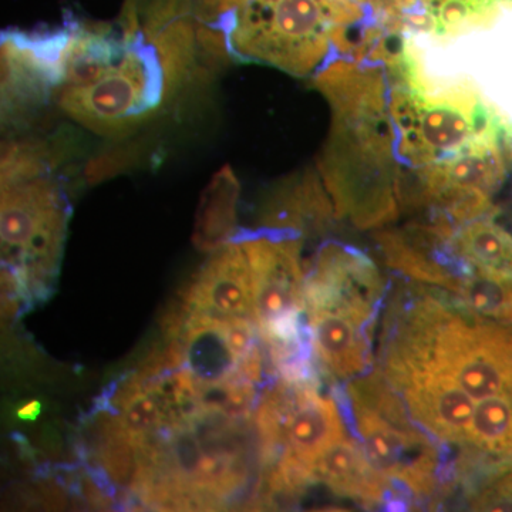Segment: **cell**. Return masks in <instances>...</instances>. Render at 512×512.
Returning <instances> with one entry per match:
<instances>
[{
	"label": "cell",
	"instance_id": "6da1fadb",
	"mask_svg": "<svg viewBox=\"0 0 512 512\" xmlns=\"http://www.w3.org/2000/svg\"><path fill=\"white\" fill-rule=\"evenodd\" d=\"M251 419L198 409L138 447L131 500L160 511H215L244 498L259 454Z\"/></svg>",
	"mask_w": 512,
	"mask_h": 512
},
{
	"label": "cell",
	"instance_id": "7a4b0ae2",
	"mask_svg": "<svg viewBox=\"0 0 512 512\" xmlns=\"http://www.w3.org/2000/svg\"><path fill=\"white\" fill-rule=\"evenodd\" d=\"M67 116L104 136H119L173 97L163 60L141 33L77 20L56 92Z\"/></svg>",
	"mask_w": 512,
	"mask_h": 512
},
{
	"label": "cell",
	"instance_id": "3957f363",
	"mask_svg": "<svg viewBox=\"0 0 512 512\" xmlns=\"http://www.w3.org/2000/svg\"><path fill=\"white\" fill-rule=\"evenodd\" d=\"M326 99L333 109V128L319 168L336 215L363 229L396 220L402 185L383 74L346 77Z\"/></svg>",
	"mask_w": 512,
	"mask_h": 512
},
{
	"label": "cell",
	"instance_id": "277c9868",
	"mask_svg": "<svg viewBox=\"0 0 512 512\" xmlns=\"http://www.w3.org/2000/svg\"><path fill=\"white\" fill-rule=\"evenodd\" d=\"M343 416H348L373 470L390 485L386 511L437 507L453 484L439 440L421 429L402 396L380 369L335 387Z\"/></svg>",
	"mask_w": 512,
	"mask_h": 512
},
{
	"label": "cell",
	"instance_id": "5b68a950",
	"mask_svg": "<svg viewBox=\"0 0 512 512\" xmlns=\"http://www.w3.org/2000/svg\"><path fill=\"white\" fill-rule=\"evenodd\" d=\"M404 340L417 367L453 377L476 402L512 396V325L477 318L423 289L407 312Z\"/></svg>",
	"mask_w": 512,
	"mask_h": 512
},
{
	"label": "cell",
	"instance_id": "8992f818",
	"mask_svg": "<svg viewBox=\"0 0 512 512\" xmlns=\"http://www.w3.org/2000/svg\"><path fill=\"white\" fill-rule=\"evenodd\" d=\"M53 173L2 184L3 312L16 315L52 292L70 207Z\"/></svg>",
	"mask_w": 512,
	"mask_h": 512
},
{
	"label": "cell",
	"instance_id": "52a82bcc",
	"mask_svg": "<svg viewBox=\"0 0 512 512\" xmlns=\"http://www.w3.org/2000/svg\"><path fill=\"white\" fill-rule=\"evenodd\" d=\"M362 16V6L333 0H241L224 30L229 55L306 76Z\"/></svg>",
	"mask_w": 512,
	"mask_h": 512
},
{
	"label": "cell",
	"instance_id": "ba28073f",
	"mask_svg": "<svg viewBox=\"0 0 512 512\" xmlns=\"http://www.w3.org/2000/svg\"><path fill=\"white\" fill-rule=\"evenodd\" d=\"M400 79L389 99L390 119L400 156L426 168L460 151L498 138V124L473 94L453 89L429 94L420 74Z\"/></svg>",
	"mask_w": 512,
	"mask_h": 512
},
{
	"label": "cell",
	"instance_id": "9c48e42d",
	"mask_svg": "<svg viewBox=\"0 0 512 512\" xmlns=\"http://www.w3.org/2000/svg\"><path fill=\"white\" fill-rule=\"evenodd\" d=\"M244 248L254 284V320L259 335L282 332L303 322L305 269L299 235L261 229L234 238Z\"/></svg>",
	"mask_w": 512,
	"mask_h": 512
},
{
	"label": "cell",
	"instance_id": "30bf717a",
	"mask_svg": "<svg viewBox=\"0 0 512 512\" xmlns=\"http://www.w3.org/2000/svg\"><path fill=\"white\" fill-rule=\"evenodd\" d=\"M72 20L35 30L9 29L2 35L3 120H26L45 106L62 82Z\"/></svg>",
	"mask_w": 512,
	"mask_h": 512
},
{
	"label": "cell",
	"instance_id": "8fae6325",
	"mask_svg": "<svg viewBox=\"0 0 512 512\" xmlns=\"http://www.w3.org/2000/svg\"><path fill=\"white\" fill-rule=\"evenodd\" d=\"M384 282L377 266L359 249L326 242L305 271V312H330L375 326Z\"/></svg>",
	"mask_w": 512,
	"mask_h": 512
},
{
	"label": "cell",
	"instance_id": "7c38bea8",
	"mask_svg": "<svg viewBox=\"0 0 512 512\" xmlns=\"http://www.w3.org/2000/svg\"><path fill=\"white\" fill-rule=\"evenodd\" d=\"M254 320V284L247 254L232 239L202 265L165 315L164 330L174 332L188 319Z\"/></svg>",
	"mask_w": 512,
	"mask_h": 512
},
{
	"label": "cell",
	"instance_id": "4fadbf2b",
	"mask_svg": "<svg viewBox=\"0 0 512 512\" xmlns=\"http://www.w3.org/2000/svg\"><path fill=\"white\" fill-rule=\"evenodd\" d=\"M384 376L421 429L440 443L466 446L477 404L453 377L430 366L409 367Z\"/></svg>",
	"mask_w": 512,
	"mask_h": 512
},
{
	"label": "cell",
	"instance_id": "5bb4252c",
	"mask_svg": "<svg viewBox=\"0 0 512 512\" xmlns=\"http://www.w3.org/2000/svg\"><path fill=\"white\" fill-rule=\"evenodd\" d=\"M456 228L446 218L437 217L433 224L380 232L376 239L387 265L414 281L451 292L473 272L451 244Z\"/></svg>",
	"mask_w": 512,
	"mask_h": 512
},
{
	"label": "cell",
	"instance_id": "9a60e30c",
	"mask_svg": "<svg viewBox=\"0 0 512 512\" xmlns=\"http://www.w3.org/2000/svg\"><path fill=\"white\" fill-rule=\"evenodd\" d=\"M316 365L336 382H348L370 372L375 326L330 312L306 313Z\"/></svg>",
	"mask_w": 512,
	"mask_h": 512
},
{
	"label": "cell",
	"instance_id": "2e32d148",
	"mask_svg": "<svg viewBox=\"0 0 512 512\" xmlns=\"http://www.w3.org/2000/svg\"><path fill=\"white\" fill-rule=\"evenodd\" d=\"M313 480L332 493L363 507H383L390 485L373 470L359 441L342 439L323 451L313 467Z\"/></svg>",
	"mask_w": 512,
	"mask_h": 512
},
{
	"label": "cell",
	"instance_id": "e0dca14e",
	"mask_svg": "<svg viewBox=\"0 0 512 512\" xmlns=\"http://www.w3.org/2000/svg\"><path fill=\"white\" fill-rule=\"evenodd\" d=\"M332 221V207L318 178L305 174L299 180L281 185L261 210L264 229L289 234H318Z\"/></svg>",
	"mask_w": 512,
	"mask_h": 512
},
{
	"label": "cell",
	"instance_id": "ac0fdd59",
	"mask_svg": "<svg viewBox=\"0 0 512 512\" xmlns=\"http://www.w3.org/2000/svg\"><path fill=\"white\" fill-rule=\"evenodd\" d=\"M239 183L229 165L214 174L202 192L192 242L202 252H215L234 239Z\"/></svg>",
	"mask_w": 512,
	"mask_h": 512
},
{
	"label": "cell",
	"instance_id": "d6986e66",
	"mask_svg": "<svg viewBox=\"0 0 512 512\" xmlns=\"http://www.w3.org/2000/svg\"><path fill=\"white\" fill-rule=\"evenodd\" d=\"M451 244L476 271L512 278V235L488 218L458 225Z\"/></svg>",
	"mask_w": 512,
	"mask_h": 512
},
{
	"label": "cell",
	"instance_id": "ffe728a7",
	"mask_svg": "<svg viewBox=\"0 0 512 512\" xmlns=\"http://www.w3.org/2000/svg\"><path fill=\"white\" fill-rule=\"evenodd\" d=\"M453 293V301L470 315L512 325V278L473 269Z\"/></svg>",
	"mask_w": 512,
	"mask_h": 512
},
{
	"label": "cell",
	"instance_id": "44dd1931",
	"mask_svg": "<svg viewBox=\"0 0 512 512\" xmlns=\"http://www.w3.org/2000/svg\"><path fill=\"white\" fill-rule=\"evenodd\" d=\"M63 158V148L49 141L23 138L2 148V184L53 173Z\"/></svg>",
	"mask_w": 512,
	"mask_h": 512
},
{
	"label": "cell",
	"instance_id": "7402d4cb",
	"mask_svg": "<svg viewBox=\"0 0 512 512\" xmlns=\"http://www.w3.org/2000/svg\"><path fill=\"white\" fill-rule=\"evenodd\" d=\"M143 154V148L137 143L121 144L104 153L97 154L96 157L87 163L84 168V178L87 184H99L107 178L123 173L128 167L140 160Z\"/></svg>",
	"mask_w": 512,
	"mask_h": 512
},
{
	"label": "cell",
	"instance_id": "603a6c76",
	"mask_svg": "<svg viewBox=\"0 0 512 512\" xmlns=\"http://www.w3.org/2000/svg\"><path fill=\"white\" fill-rule=\"evenodd\" d=\"M471 510L512 511V473L471 497Z\"/></svg>",
	"mask_w": 512,
	"mask_h": 512
},
{
	"label": "cell",
	"instance_id": "cb8c5ba5",
	"mask_svg": "<svg viewBox=\"0 0 512 512\" xmlns=\"http://www.w3.org/2000/svg\"><path fill=\"white\" fill-rule=\"evenodd\" d=\"M40 412V406L37 402L26 403L25 406L20 407L18 416L20 419L32 420L35 419Z\"/></svg>",
	"mask_w": 512,
	"mask_h": 512
}]
</instances>
